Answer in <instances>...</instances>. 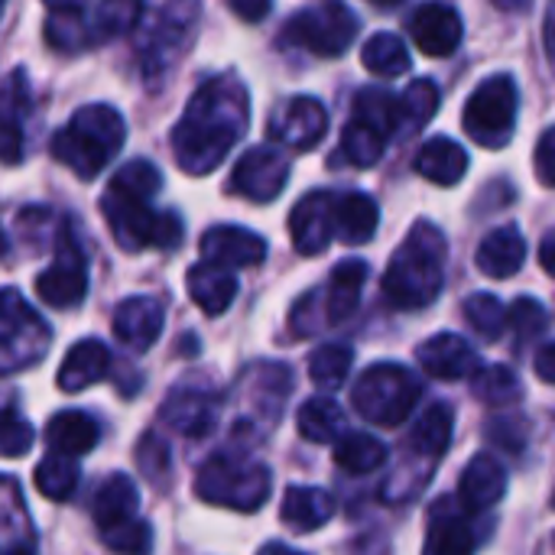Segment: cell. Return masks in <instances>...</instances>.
I'll return each mask as SVG.
<instances>
[{
    "label": "cell",
    "mask_w": 555,
    "mask_h": 555,
    "mask_svg": "<svg viewBox=\"0 0 555 555\" xmlns=\"http://www.w3.org/2000/svg\"><path fill=\"white\" fill-rule=\"evenodd\" d=\"M553 231H546V234H543V244H540V263H543V270H546V273H550V276H553L555 273V263H553Z\"/></svg>",
    "instance_id": "51"
},
{
    "label": "cell",
    "mask_w": 555,
    "mask_h": 555,
    "mask_svg": "<svg viewBox=\"0 0 555 555\" xmlns=\"http://www.w3.org/2000/svg\"><path fill=\"white\" fill-rule=\"evenodd\" d=\"M137 507H140L137 485L127 475H111L91 501V517H94L98 530H107V527H117V524L137 517Z\"/></svg>",
    "instance_id": "32"
},
{
    "label": "cell",
    "mask_w": 555,
    "mask_h": 555,
    "mask_svg": "<svg viewBox=\"0 0 555 555\" xmlns=\"http://www.w3.org/2000/svg\"><path fill=\"white\" fill-rule=\"evenodd\" d=\"M156 195L133 192L124 185H107L101 195V211L107 218V228L114 241L124 250H146V247H179L182 241V221L172 211H156L153 208Z\"/></svg>",
    "instance_id": "4"
},
{
    "label": "cell",
    "mask_w": 555,
    "mask_h": 555,
    "mask_svg": "<svg viewBox=\"0 0 555 555\" xmlns=\"http://www.w3.org/2000/svg\"><path fill=\"white\" fill-rule=\"evenodd\" d=\"M416 169H420V176H426L436 185H459L468 172V153L462 143H455L449 137H433L420 150Z\"/></svg>",
    "instance_id": "30"
},
{
    "label": "cell",
    "mask_w": 555,
    "mask_h": 555,
    "mask_svg": "<svg viewBox=\"0 0 555 555\" xmlns=\"http://www.w3.org/2000/svg\"><path fill=\"white\" fill-rule=\"evenodd\" d=\"M527 260V241L524 234L514 228V224H504V228H494L481 244H478V254H475V263L485 276L491 280H507L514 276Z\"/></svg>",
    "instance_id": "24"
},
{
    "label": "cell",
    "mask_w": 555,
    "mask_h": 555,
    "mask_svg": "<svg viewBox=\"0 0 555 555\" xmlns=\"http://www.w3.org/2000/svg\"><path fill=\"white\" fill-rule=\"evenodd\" d=\"M416 358H420L423 371L436 380H465L481 367L478 351L462 335H452V332H442V335H433L429 341H423Z\"/></svg>",
    "instance_id": "19"
},
{
    "label": "cell",
    "mask_w": 555,
    "mask_h": 555,
    "mask_svg": "<svg viewBox=\"0 0 555 555\" xmlns=\"http://www.w3.org/2000/svg\"><path fill=\"white\" fill-rule=\"evenodd\" d=\"M107 367H111V351L98 338L78 341L59 367V387L65 393H78V390L104 380Z\"/></svg>",
    "instance_id": "28"
},
{
    "label": "cell",
    "mask_w": 555,
    "mask_h": 555,
    "mask_svg": "<svg viewBox=\"0 0 555 555\" xmlns=\"http://www.w3.org/2000/svg\"><path fill=\"white\" fill-rule=\"evenodd\" d=\"M361 62L367 72L380 78H397L410 68V52L397 33H374L361 49Z\"/></svg>",
    "instance_id": "37"
},
{
    "label": "cell",
    "mask_w": 555,
    "mask_h": 555,
    "mask_svg": "<svg viewBox=\"0 0 555 555\" xmlns=\"http://www.w3.org/2000/svg\"><path fill=\"white\" fill-rule=\"evenodd\" d=\"M231 3V10L241 16V20H247V23H260L267 13H270V0H228Z\"/></svg>",
    "instance_id": "49"
},
{
    "label": "cell",
    "mask_w": 555,
    "mask_h": 555,
    "mask_svg": "<svg viewBox=\"0 0 555 555\" xmlns=\"http://www.w3.org/2000/svg\"><path fill=\"white\" fill-rule=\"evenodd\" d=\"M358 26H361L358 16L341 0H322L319 7H309V10L296 13L283 26V39L293 42V46H302L312 55L335 59L354 42Z\"/></svg>",
    "instance_id": "11"
},
{
    "label": "cell",
    "mask_w": 555,
    "mask_h": 555,
    "mask_svg": "<svg viewBox=\"0 0 555 555\" xmlns=\"http://www.w3.org/2000/svg\"><path fill=\"white\" fill-rule=\"evenodd\" d=\"M202 257L224 270H247L267 260V241L237 224H218L202 234Z\"/></svg>",
    "instance_id": "16"
},
{
    "label": "cell",
    "mask_w": 555,
    "mask_h": 555,
    "mask_svg": "<svg viewBox=\"0 0 555 555\" xmlns=\"http://www.w3.org/2000/svg\"><path fill=\"white\" fill-rule=\"evenodd\" d=\"M189 296L192 302L205 312V315H224L237 296V276L234 270H224L218 263H195L185 276Z\"/></svg>",
    "instance_id": "25"
},
{
    "label": "cell",
    "mask_w": 555,
    "mask_h": 555,
    "mask_svg": "<svg viewBox=\"0 0 555 555\" xmlns=\"http://www.w3.org/2000/svg\"><path fill=\"white\" fill-rule=\"evenodd\" d=\"M36 488L49 501H68L75 494V488H78V465H75V459L62 455V452L42 459L39 468H36Z\"/></svg>",
    "instance_id": "39"
},
{
    "label": "cell",
    "mask_w": 555,
    "mask_h": 555,
    "mask_svg": "<svg viewBox=\"0 0 555 555\" xmlns=\"http://www.w3.org/2000/svg\"><path fill=\"white\" fill-rule=\"evenodd\" d=\"M351 364H354V351L348 345H322L309 358V380L319 390H338V387H345Z\"/></svg>",
    "instance_id": "38"
},
{
    "label": "cell",
    "mask_w": 555,
    "mask_h": 555,
    "mask_svg": "<svg viewBox=\"0 0 555 555\" xmlns=\"http://www.w3.org/2000/svg\"><path fill=\"white\" fill-rule=\"evenodd\" d=\"M449 442H452V413H449V406L436 403L410 429L406 449L420 459H439L449 449Z\"/></svg>",
    "instance_id": "33"
},
{
    "label": "cell",
    "mask_w": 555,
    "mask_h": 555,
    "mask_svg": "<svg viewBox=\"0 0 555 555\" xmlns=\"http://www.w3.org/2000/svg\"><path fill=\"white\" fill-rule=\"evenodd\" d=\"M3 3H7V0H0V10H3Z\"/></svg>",
    "instance_id": "55"
},
{
    "label": "cell",
    "mask_w": 555,
    "mask_h": 555,
    "mask_svg": "<svg viewBox=\"0 0 555 555\" xmlns=\"http://www.w3.org/2000/svg\"><path fill=\"white\" fill-rule=\"evenodd\" d=\"M36 293L52 309H75L88 293V263H85V254H81L68 221H62V228H59L55 260L36 280Z\"/></svg>",
    "instance_id": "12"
},
{
    "label": "cell",
    "mask_w": 555,
    "mask_h": 555,
    "mask_svg": "<svg viewBox=\"0 0 555 555\" xmlns=\"http://www.w3.org/2000/svg\"><path fill=\"white\" fill-rule=\"evenodd\" d=\"M143 10H146V0H101V7L94 13L98 39L133 33L143 20Z\"/></svg>",
    "instance_id": "41"
},
{
    "label": "cell",
    "mask_w": 555,
    "mask_h": 555,
    "mask_svg": "<svg viewBox=\"0 0 555 555\" xmlns=\"http://www.w3.org/2000/svg\"><path fill=\"white\" fill-rule=\"evenodd\" d=\"M286 182H289V163L273 146L247 150L231 172V189L250 202H273L286 189Z\"/></svg>",
    "instance_id": "13"
},
{
    "label": "cell",
    "mask_w": 555,
    "mask_h": 555,
    "mask_svg": "<svg viewBox=\"0 0 555 555\" xmlns=\"http://www.w3.org/2000/svg\"><path fill=\"white\" fill-rule=\"evenodd\" d=\"M341 433H345V413L335 400L315 397L299 406V436L306 442L325 446V442H335Z\"/></svg>",
    "instance_id": "35"
},
{
    "label": "cell",
    "mask_w": 555,
    "mask_h": 555,
    "mask_svg": "<svg viewBox=\"0 0 555 555\" xmlns=\"http://www.w3.org/2000/svg\"><path fill=\"white\" fill-rule=\"evenodd\" d=\"M114 335L120 345L133 351L153 348V341L163 332V306L153 296H130L114 309Z\"/></svg>",
    "instance_id": "21"
},
{
    "label": "cell",
    "mask_w": 555,
    "mask_h": 555,
    "mask_svg": "<svg viewBox=\"0 0 555 555\" xmlns=\"http://www.w3.org/2000/svg\"><path fill=\"white\" fill-rule=\"evenodd\" d=\"M270 488H273V481H270L267 465H260L257 459H250L244 452L211 455L198 468V478H195V494L205 504L244 511V514L260 511L270 498Z\"/></svg>",
    "instance_id": "5"
},
{
    "label": "cell",
    "mask_w": 555,
    "mask_h": 555,
    "mask_svg": "<svg viewBox=\"0 0 555 555\" xmlns=\"http://www.w3.org/2000/svg\"><path fill=\"white\" fill-rule=\"evenodd\" d=\"M410 36L433 59L452 55L462 42V16L449 3H423L410 20Z\"/></svg>",
    "instance_id": "20"
},
{
    "label": "cell",
    "mask_w": 555,
    "mask_h": 555,
    "mask_svg": "<svg viewBox=\"0 0 555 555\" xmlns=\"http://www.w3.org/2000/svg\"><path fill=\"white\" fill-rule=\"evenodd\" d=\"M380 224V208L371 195L364 192H348L335 195V237L345 244H367L377 234Z\"/></svg>",
    "instance_id": "29"
},
{
    "label": "cell",
    "mask_w": 555,
    "mask_h": 555,
    "mask_svg": "<svg viewBox=\"0 0 555 555\" xmlns=\"http://www.w3.org/2000/svg\"><path fill=\"white\" fill-rule=\"evenodd\" d=\"M29 107L23 72H16L0 88V163L16 166L23 159V114Z\"/></svg>",
    "instance_id": "27"
},
{
    "label": "cell",
    "mask_w": 555,
    "mask_h": 555,
    "mask_svg": "<svg viewBox=\"0 0 555 555\" xmlns=\"http://www.w3.org/2000/svg\"><path fill=\"white\" fill-rule=\"evenodd\" d=\"M475 397L488 406H504V403H517L524 397V387L511 367L491 364L475 371Z\"/></svg>",
    "instance_id": "40"
},
{
    "label": "cell",
    "mask_w": 555,
    "mask_h": 555,
    "mask_svg": "<svg viewBox=\"0 0 555 555\" xmlns=\"http://www.w3.org/2000/svg\"><path fill=\"white\" fill-rule=\"evenodd\" d=\"M462 124L475 143H481L488 150L507 146L514 137V127H517V81L511 75L485 78L472 91Z\"/></svg>",
    "instance_id": "9"
},
{
    "label": "cell",
    "mask_w": 555,
    "mask_h": 555,
    "mask_svg": "<svg viewBox=\"0 0 555 555\" xmlns=\"http://www.w3.org/2000/svg\"><path fill=\"white\" fill-rule=\"evenodd\" d=\"M36 442V433L33 426L20 416L16 406H3L0 410V455H10V459H20L33 449Z\"/></svg>",
    "instance_id": "46"
},
{
    "label": "cell",
    "mask_w": 555,
    "mask_h": 555,
    "mask_svg": "<svg viewBox=\"0 0 555 555\" xmlns=\"http://www.w3.org/2000/svg\"><path fill=\"white\" fill-rule=\"evenodd\" d=\"M420 397H423V380L410 367L390 364V361L367 367L351 390L354 410L367 423L384 426V429L406 423V416L416 410Z\"/></svg>",
    "instance_id": "6"
},
{
    "label": "cell",
    "mask_w": 555,
    "mask_h": 555,
    "mask_svg": "<svg viewBox=\"0 0 555 555\" xmlns=\"http://www.w3.org/2000/svg\"><path fill=\"white\" fill-rule=\"evenodd\" d=\"M159 416L172 433H179L185 439H198V436H208L218 423V397L205 387L179 384L166 397Z\"/></svg>",
    "instance_id": "14"
},
{
    "label": "cell",
    "mask_w": 555,
    "mask_h": 555,
    "mask_svg": "<svg viewBox=\"0 0 555 555\" xmlns=\"http://www.w3.org/2000/svg\"><path fill=\"white\" fill-rule=\"evenodd\" d=\"M446 234L433 221H416L390 257L384 273V296L393 309L416 312L436 302L446 283Z\"/></svg>",
    "instance_id": "2"
},
{
    "label": "cell",
    "mask_w": 555,
    "mask_h": 555,
    "mask_svg": "<svg viewBox=\"0 0 555 555\" xmlns=\"http://www.w3.org/2000/svg\"><path fill=\"white\" fill-rule=\"evenodd\" d=\"M498 10H504V13H524L533 0H491Z\"/></svg>",
    "instance_id": "52"
},
{
    "label": "cell",
    "mask_w": 555,
    "mask_h": 555,
    "mask_svg": "<svg viewBox=\"0 0 555 555\" xmlns=\"http://www.w3.org/2000/svg\"><path fill=\"white\" fill-rule=\"evenodd\" d=\"M367 283V263L364 260H345L332 270L325 299H322V325H341L348 315H354L361 293Z\"/></svg>",
    "instance_id": "23"
},
{
    "label": "cell",
    "mask_w": 555,
    "mask_h": 555,
    "mask_svg": "<svg viewBox=\"0 0 555 555\" xmlns=\"http://www.w3.org/2000/svg\"><path fill=\"white\" fill-rule=\"evenodd\" d=\"M332 517H335V501L322 488H302V485H296V488L286 491L283 507H280V520L293 533H315Z\"/></svg>",
    "instance_id": "26"
},
{
    "label": "cell",
    "mask_w": 555,
    "mask_h": 555,
    "mask_svg": "<svg viewBox=\"0 0 555 555\" xmlns=\"http://www.w3.org/2000/svg\"><path fill=\"white\" fill-rule=\"evenodd\" d=\"M137 465L156 485L166 478V472H169V449H166V442L156 433H146L143 442L137 446Z\"/></svg>",
    "instance_id": "47"
},
{
    "label": "cell",
    "mask_w": 555,
    "mask_h": 555,
    "mask_svg": "<svg viewBox=\"0 0 555 555\" xmlns=\"http://www.w3.org/2000/svg\"><path fill=\"white\" fill-rule=\"evenodd\" d=\"M400 130V107L397 94L384 88H364L354 98V117L345 124L341 133V153L348 156L351 166L367 169L380 163L387 140Z\"/></svg>",
    "instance_id": "7"
},
{
    "label": "cell",
    "mask_w": 555,
    "mask_h": 555,
    "mask_svg": "<svg viewBox=\"0 0 555 555\" xmlns=\"http://www.w3.org/2000/svg\"><path fill=\"white\" fill-rule=\"evenodd\" d=\"M202 16V0H166L156 23L140 46V68L150 88H156L189 52L195 26Z\"/></svg>",
    "instance_id": "8"
},
{
    "label": "cell",
    "mask_w": 555,
    "mask_h": 555,
    "mask_svg": "<svg viewBox=\"0 0 555 555\" xmlns=\"http://www.w3.org/2000/svg\"><path fill=\"white\" fill-rule=\"evenodd\" d=\"M335 442V465L348 475H371L387 462V446L367 433H341Z\"/></svg>",
    "instance_id": "34"
},
{
    "label": "cell",
    "mask_w": 555,
    "mask_h": 555,
    "mask_svg": "<svg viewBox=\"0 0 555 555\" xmlns=\"http://www.w3.org/2000/svg\"><path fill=\"white\" fill-rule=\"evenodd\" d=\"M42 3L52 7V10H85L88 0H42Z\"/></svg>",
    "instance_id": "53"
},
{
    "label": "cell",
    "mask_w": 555,
    "mask_h": 555,
    "mask_svg": "<svg viewBox=\"0 0 555 555\" xmlns=\"http://www.w3.org/2000/svg\"><path fill=\"white\" fill-rule=\"evenodd\" d=\"M537 374L543 384H553L555 380V345H543L540 354H537Z\"/></svg>",
    "instance_id": "50"
},
{
    "label": "cell",
    "mask_w": 555,
    "mask_h": 555,
    "mask_svg": "<svg viewBox=\"0 0 555 555\" xmlns=\"http://www.w3.org/2000/svg\"><path fill=\"white\" fill-rule=\"evenodd\" d=\"M0 250H3V241H0Z\"/></svg>",
    "instance_id": "56"
},
{
    "label": "cell",
    "mask_w": 555,
    "mask_h": 555,
    "mask_svg": "<svg viewBox=\"0 0 555 555\" xmlns=\"http://www.w3.org/2000/svg\"><path fill=\"white\" fill-rule=\"evenodd\" d=\"M46 39L52 49H62V52H75L88 46L85 10H52L46 20Z\"/></svg>",
    "instance_id": "43"
},
{
    "label": "cell",
    "mask_w": 555,
    "mask_h": 555,
    "mask_svg": "<svg viewBox=\"0 0 555 555\" xmlns=\"http://www.w3.org/2000/svg\"><path fill=\"white\" fill-rule=\"evenodd\" d=\"M481 537L475 527V514H468L459 501H436L429 514V537L426 550L433 555H465L478 550Z\"/></svg>",
    "instance_id": "18"
},
{
    "label": "cell",
    "mask_w": 555,
    "mask_h": 555,
    "mask_svg": "<svg viewBox=\"0 0 555 555\" xmlns=\"http://www.w3.org/2000/svg\"><path fill=\"white\" fill-rule=\"evenodd\" d=\"M507 491V472L494 455H475L459 481V504L468 514H485L491 511Z\"/></svg>",
    "instance_id": "22"
},
{
    "label": "cell",
    "mask_w": 555,
    "mask_h": 555,
    "mask_svg": "<svg viewBox=\"0 0 555 555\" xmlns=\"http://www.w3.org/2000/svg\"><path fill=\"white\" fill-rule=\"evenodd\" d=\"M397 107H400V130L403 137L420 133L439 111V88L429 78L413 81L403 94H397Z\"/></svg>",
    "instance_id": "36"
},
{
    "label": "cell",
    "mask_w": 555,
    "mask_h": 555,
    "mask_svg": "<svg viewBox=\"0 0 555 555\" xmlns=\"http://www.w3.org/2000/svg\"><path fill=\"white\" fill-rule=\"evenodd\" d=\"M270 137L293 146V150H312L325 130H328V114L322 107V101L315 98H293L286 101L273 117H270Z\"/></svg>",
    "instance_id": "17"
},
{
    "label": "cell",
    "mask_w": 555,
    "mask_h": 555,
    "mask_svg": "<svg viewBox=\"0 0 555 555\" xmlns=\"http://www.w3.org/2000/svg\"><path fill=\"white\" fill-rule=\"evenodd\" d=\"M507 328H514L517 341L527 345V341H537L540 335H546L550 328V312L540 299L533 296H524L517 299L511 309H507Z\"/></svg>",
    "instance_id": "44"
},
{
    "label": "cell",
    "mask_w": 555,
    "mask_h": 555,
    "mask_svg": "<svg viewBox=\"0 0 555 555\" xmlns=\"http://www.w3.org/2000/svg\"><path fill=\"white\" fill-rule=\"evenodd\" d=\"M289 234L302 257H319L335 237V195L309 192L289 215Z\"/></svg>",
    "instance_id": "15"
},
{
    "label": "cell",
    "mask_w": 555,
    "mask_h": 555,
    "mask_svg": "<svg viewBox=\"0 0 555 555\" xmlns=\"http://www.w3.org/2000/svg\"><path fill=\"white\" fill-rule=\"evenodd\" d=\"M537 179L543 189L555 185V130H543L540 143H537Z\"/></svg>",
    "instance_id": "48"
},
{
    "label": "cell",
    "mask_w": 555,
    "mask_h": 555,
    "mask_svg": "<svg viewBox=\"0 0 555 555\" xmlns=\"http://www.w3.org/2000/svg\"><path fill=\"white\" fill-rule=\"evenodd\" d=\"M247 88L234 78L205 81L172 130L176 163L192 176H208L247 130Z\"/></svg>",
    "instance_id": "1"
},
{
    "label": "cell",
    "mask_w": 555,
    "mask_h": 555,
    "mask_svg": "<svg viewBox=\"0 0 555 555\" xmlns=\"http://www.w3.org/2000/svg\"><path fill=\"white\" fill-rule=\"evenodd\" d=\"M124 117L107 104H88L52 137V156L78 179H94L124 146Z\"/></svg>",
    "instance_id": "3"
},
{
    "label": "cell",
    "mask_w": 555,
    "mask_h": 555,
    "mask_svg": "<svg viewBox=\"0 0 555 555\" xmlns=\"http://www.w3.org/2000/svg\"><path fill=\"white\" fill-rule=\"evenodd\" d=\"M367 3H374V7H397V3H403V0H367Z\"/></svg>",
    "instance_id": "54"
},
{
    "label": "cell",
    "mask_w": 555,
    "mask_h": 555,
    "mask_svg": "<svg viewBox=\"0 0 555 555\" xmlns=\"http://www.w3.org/2000/svg\"><path fill=\"white\" fill-rule=\"evenodd\" d=\"M49 338L52 332L42 315L16 289H0V374L36 364L46 354Z\"/></svg>",
    "instance_id": "10"
},
{
    "label": "cell",
    "mask_w": 555,
    "mask_h": 555,
    "mask_svg": "<svg viewBox=\"0 0 555 555\" xmlns=\"http://www.w3.org/2000/svg\"><path fill=\"white\" fill-rule=\"evenodd\" d=\"M101 543L107 550H114V553H146L153 546V530H150L146 520L130 517V520H124L117 527L101 530Z\"/></svg>",
    "instance_id": "45"
},
{
    "label": "cell",
    "mask_w": 555,
    "mask_h": 555,
    "mask_svg": "<svg viewBox=\"0 0 555 555\" xmlns=\"http://www.w3.org/2000/svg\"><path fill=\"white\" fill-rule=\"evenodd\" d=\"M98 439H101L98 423L88 413H81V410H65V413L52 416L49 426H46L49 449L62 452V455H72V459L91 452L98 446Z\"/></svg>",
    "instance_id": "31"
},
{
    "label": "cell",
    "mask_w": 555,
    "mask_h": 555,
    "mask_svg": "<svg viewBox=\"0 0 555 555\" xmlns=\"http://www.w3.org/2000/svg\"><path fill=\"white\" fill-rule=\"evenodd\" d=\"M465 322L488 341H498L507 328V306L491 293H475L465 299Z\"/></svg>",
    "instance_id": "42"
}]
</instances>
